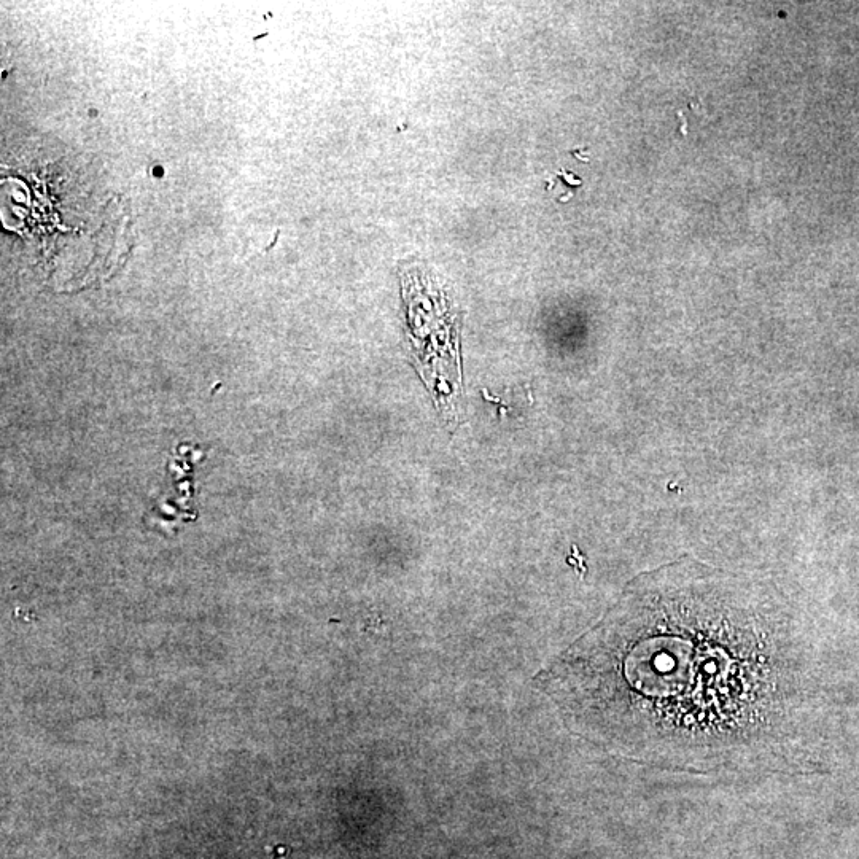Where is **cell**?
<instances>
[{
    "mask_svg": "<svg viewBox=\"0 0 859 859\" xmlns=\"http://www.w3.org/2000/svg\"><path fill=\"white\" fill-rule=\"evenodd\" d=\"M288 853H290V848H285V847H277L276 848V858L284 859L285 856L288 855Z\"/></svg>",
    "mask_w": 859,
    "mask_h": 859,
    "instance_id": "cell-3",
    "label": "cell"
},
{
    "mask_svg": "<svg viewBox=\"0 0 859 859\" xmlns=\"http://www.w3.org/2000/svg\"><path fill=\"white\" fill-rule=\"evenodd\" d=\"M408 323L413 336L417 371L424 379L436 408L449 427H457V405L462 392L459 339L455 317L443 292L420 282L405 279Z\"/></svg>",
    "mask_w": 859,
    "mask_h": 859,
    "instance_id": "cell-2",
    "label": "cell"
},
{
    "mask_svg": "<svg viewBox=\"0 0 859 859\" xmlns=\"http://www.w3.org/2000/svg\"><path fill=\"white\" fill-rule=\"evenodd\" d=\"M587 742L692 774L790 770V618L739 576L683 559L630 583L535 678Z\"/></svg>",
    "mask_w": 859,
    "mask_h": 859,
    "instance_id": "cell-1",
    "label": "cell"
}]
</instances>
